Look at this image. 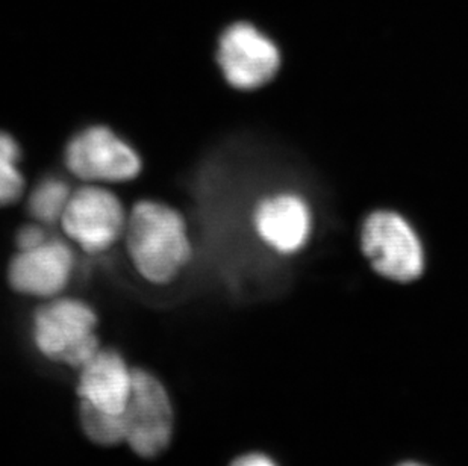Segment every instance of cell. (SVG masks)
<instances>
[{"mask_svg":"<svg viewBox=\"0 0 468 466\" xmlns=\"http://www.w3.org/2000/svg\"><path fill=\"white\" fill-rule=\"evenodd\" d=\"M124 444L142 459L167 451L175 435V410L167 387L151 371L133 370V396L122 412Z\"/></svg>","mask_w":468,"mask_h":466,"instance_id":"277c9868","label":"cell"},{"mask_svg":"<svg viewBox=\"0 0 468 466\" xmlns=\"http://www.w3.org/2000/svg\"><path fill=\"white\" fill-rule=\"evenodd\" d=\"M70 196V188L66 182L46 179L32 191L29 212L36 220L52 225L55 221L61 220L62 212L66 209Z\"/></svg>","mask_w":468,"mask_h":466,"instance_id":"8fae6325","label":"cell"},{"mask_svg":"<svg viewBox=\"0 0 468 466\" xmlns=\"http://www.w3.org/2000/svg\"><path fill=\"white\" fill-rule=\"evenodd\" d=\"M71 269L70 247L58 239H46L40 246L18 251L9 264L8 281L18 294L52 299L66 288Z\"/></svg>","mask_w":468,"mask_h":466,"instance_id":"30bf717a","label":"cell"},{"mask_svg":"<svg viewBox=\"0 0 468 466\" xmlns=\"http://www.w3.org/2000/svg\"><path fill=\"white\" fill-rule=\"evenodd\" d=\"M400 466H421V465H419V463H403V465H400Z\"/></svg>","mask_w":468,"mask_h":466,"instance_id":"2e32d148","label":"cell"},{"mask_svg":"<svg viewBox=\"0 0 468 466\" xmlns=\"http://www.w3.org/2000/svg\"><path fill=\"white\" fill-rule=\"evenodd\" d=\"M80 424L84 435L101 447L124 444V427L122 414L105 415L89 406L80 405Z\"/></svg>","mask_w":468,"mask_h":466,"instance_id":"4fadbf2b","label":"cell"},{"mask_svg":"<svg viewBox=\"0 0 468 466\" xmlns=\"http://www.w3.org/2000/svg\"><path fill=\"white\" fill-rule=\"evenodd\" d=\"M126 249L133 267L154 285H167L191 259L186 220L164 203L142 200L126 221Z\"/></svg>","mask_w":468,"mask_h":466,"instance_id":"6da1fadb","label":"cell"},{"mask_svg":"<svg viewBox=\"0 0 468 466\" xmlns=\"http://www.w3.org/2000/svg\"><path fill=\"white\" fill-rule=\"evenodd\" d=\"M31 336L46 361L76 371L101 350L98 313L82 300L55 299L37 309Z\"/></svg>","mask_w":468,"mask_h":466,"instance_id":"7a4b0ae2","label":"cell"},{"mask_svg":"<svg viewBox=\"0 0 468 466\" xmlns=\"http://www.w3.org/2000/svg\"><path fill=\"white\" fill-rule=\"evenodd\" d=\"M217 61L226 82L239 91H258L278 78L282 52L252 23L239 22L228 27L218 41Z\"/></svg>","mask_w":468,"mask_h":466,"instance_id":"5b68a950","label":"cell"},{"mask_svg":"<svg viewBox=\"0 0 468 466\" xmlns=\"http://www.w3.org/2000/svg\"><path fill=\"white\" fill-rule=\"evenodd\" d=\"M20 147L9 133L0 132V207L17 202L25 181L18 172Z\"/></svg>","mask_w":468,"mask_h":466,"instance_id":"7c38bea8","label":"cell"},{"mask_svg":"<svg viewBox=\"0 0 468 466\" xmlns=\"http://www.w3.org/2000/svg\"><path fill=\"white\" fill-rule=\"evenodd\" d=\"M229 466H278V463L265 454L248 453L234 459Z\"/></svg>","mask_w":468,"mask_h":466,"instance_id":"9a60e30c","label":"cell"},{"mask_svg":"<svg viewBox=\"0 0 468 466\" xmlns=\"http://www.w3.org/2000/svg\"><path fill=\"white\" fill-rule=\"evenodd\" d=\"M359 239L366 259L380 278L396 283L421 278L426 265L423 241L402 214L389 209L370 212Z\"/></svg>","mask_w":468,"mask_h":466,"instance_id":"3957f363","label":"cell"},{"mask_svg":"<svg viewBox=\"0 0 468 466\" xmlns=\"http://www.w3.org/2000/svg\"><path fill=\"white\" fill-rule=\"evenodd\" d=\"M64 161L85 182H126L142 172L137 152L106 126H90L71 138Z\"/></svg>","mask_w":468,"mask_h":466,"instance_id":"8992f818","label":"cell"},{"mask_svg":"<svg viewBox=\"0 0 468 466\" xmlns=\"http://www.w3.org/2000/svg\"><path fill=\"white\" fill-rule=\"evenodd\" d=\"M133 370L122 353L101 347L78 370L76 392L80 405L89 406L101 414H122L133 396Z\"/></svg>","mask_w":468,"mask_h":466,"instance_id":"9c48e42d","label":"cell"},{"mask_svg":"<svg viewBox=\"0 0 468 466\" xmlns=\"http://www.w3.org/2000/svg\"><path fill=\"white\" fill-rule=\"evenodd\" d=\"M46 239L48 238H46L45 232L38 226H25L17 233L18 250H29V249L40 246Z\"/></svg>","mask_w":468,"mask_h":466,"instance_id":"5bb4252c","label":"cell"},{"mask_svg":"<svg viewBox=\"0 0 468 466\" xmlns=\"http://www.w3.org/2000/svg\"><path fill=\"white\" fill-rule=\"evenodd\" d=\"M252 226L270 251L279 256L296 255L305 249L313 235V209L296 191H274L258 200Z\"/></svg>","mask_w":468,"mask_h":466,"instance_id":"ba28073f","label":"cell"},{"mask_svg":"<svg viewBox=\"0 0 468 466\" xmlns=\"http://www.w3.org/2000/svg\"><path fill=\"white\" fill-rule=\"evenodd\" d=\"M59 221L67 237L90 253L110 249L126 229L119 198L94 185L82 186L71 194Z\"/></svg>","mask_w":468,"mask_h":466,"instance_id":"52a82bcc","label":"cell"}]
</instances>
